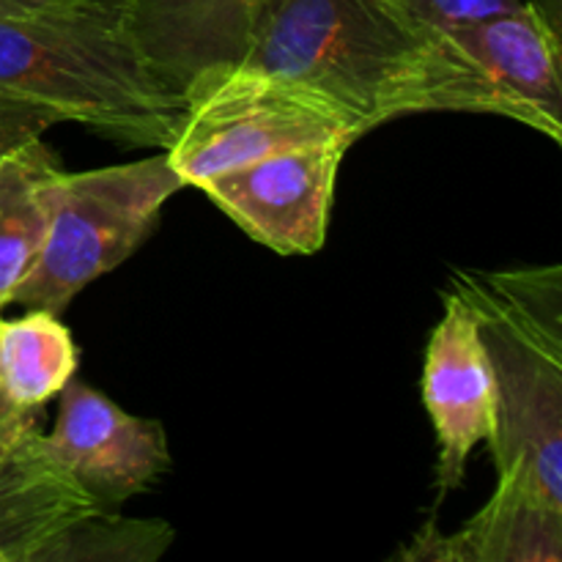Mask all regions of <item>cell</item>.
Listing matches in <instances>:
<instances>
[{"label":"cell","mask_w":562,"mask_h":562,"mask_svg":"<svg viewBox=\"0 0 562 562\" xmlns=\"http://www.w3.org/2000/svg\"><path fill=\"white\" fill-rule=\"evenodd\" d=\"M239 60L322 91L360 135L417 113L519 121L448 31L395 0H261Z\"/></svg>","instance_id":"1"},{"label":"cell","mask_w":562,"mask_h":562,"mask_svg":"<svg viewBox=\"0 0 562 562\" xmlns=\"http://www.w3.org/2000/svg\"><path fill=\"white\" fill-rule=\"evenodd\" d=\"M0 97L165 151L184 121V91L143 44L135 0H53L0 16Z\"/></svg>","instance_id":"2"},{"label":"cell","mask_w":562,"mask_h":562,"mask_svg":"<svg viewBox=\"0 0 562 562\" xmlns=\"http://www.w3.org/2000/svg\"><path fill=\"white\" fill-rule=\"evenodd\" d=\"M450 291L475 318L497 387V481L562 508V269L456 272Z\"/></svg>","instance_id":"3"},{"label":"cell","mask_w":562,"mask_h":562,"mask_svg":"<svg viewBox=\"0 0 562 562\" xmlns=\"http://www.w3.org/2000/svg\"><path fill=\"white\" fill-rule=\"evenodd\" d=\"M333 137H362L333 99L234 60L209 66L187 82L184 121L168 159L184 187L198 190L220 173Z\"/></svg>","instance_id":"4"},{"label":"cell","mask_w":562,"mask_h":562,"mask_svg":"<svg viewBox=\"0 0 562 562\" xmlns=\"http://www.w3.org/2000/svg\"><path fill=\"white\" fill-rule=\"evenodd\" d=\"M184 190L168 151L140 162L60 173L44 245L11 302L64 313L102 274L113 272L146 241L159 209Z\"/></svg>","instance_id":"5"},{"label":"cell","mask_w":562,"mask_h":562,"mask_svg":"<svg viewBox=\"0 0 562 562\" xmlns=\"http://www.w3.org/2000/svg\"><path fill=\"white\" fill-rule=\"evenodd\" d=\"M351 143L333 137L289 148L214 176L198 190L258 245L278 256H313L327 239L335 181Z\"/></svg>","instance_id":"6"},{"label":"cell","mask_w":562,"mask_h":562,"mask_svg":"<svg viewBox=\"0 0 562 562\" xmlns=\"http://www.w3.org/2000/svg\"><path fill=\"white\" fill-rule=\"evenodd\" d=\"M58 395V423L44 445L99 508L126 503L170 470L162 423L130 415L75 379Z\"/></svg>","instance_id":"7"},{"label":"cell","mask_w":562,"mask_h":562,"mask_svg":"<svg viewBox=\"0 0 562 562\" xmlns=\"http://www.w3.org/2000/svg\"><path fill=\"white\" fill-rule=\"evenodd\" d=\"M423 404L437 431V494L445 499L464 481L475 445L488 442L497 428L492 366L475 318L456 291L445 294V313L428 338Z\"/></svg>","instance_id":"8"},{"label":"cell","mask_w":562,"mask_h":562,"mask_svg":"<svg viewBox=\"0 0 562 562\" xmlns=\"http://www.w3.org/2000/svg\"><path fill=\"white\" fill-rule=\"evenodd\" d=\"M450 38L488 71L519 124L562 140L560 33L521 0L514 9L450 27Z\"/></svg>","instance_id":"9"},{"label":"cell","mask_w":562,"mask_h":562,"mask_svg":"<svg viewBox=\"0 0 562 562\" xmlns=\"http://www.w3.org/2000/svg\"><path fill=\"white\" fill-rule=\"evenodd\" d=\"M428 562H560L562 508L516 481H497L488 503L453 536L428 521L398 552Z\"/></svg>","instance_id":"10"},{"label":"cell","mask_w":562,"mask_h":562,"mask_svg":"<svg viewBox=\"0 0 562 562\" xmlns=\"http://www.w3.org/2000/svg\"><path fill=\"white\" fill-rule=\"evenodd\" d=\"M261 0H135L143 44L184 91L198 71L234 64L250 44Z\"/></svg>","instance_id":"11"},{"label":"cell","mask_w":562,"mask_h":562,"mask_svg":"<svg viewBox=\"0 0 562 562\" xmlns=\"http://www.w3.org/2000/svg\"><path fill=\"white\" fill-rule=\"evenodd\" d=\"M60 173V159L42 137L0 159V307L42 250Z\"/></svg>","instance_id":"12"},{"label":"cell","mask_w":562,"mask_h":562,"mask_svg":"<svg viewBox=\"0 0 562 562\" xmlns=\"http://www.w3.org/2000/svg\"><path fill=\"white\" fill-rule=\"evenodd\" d=\"M77 346L58 313L27 307L20 318H0V376L20 409L36 412L77 373Z\"/></svg>","instance_id":"13"},{"label":"cell","mask_w":562,"mask_h":562,"mask_svg":"<svg viewBox=\"0 0 562 562\" xmlns=\"http://www.w3.org/2000/svg\"><path fill=\"white\" fill-rule=\"evenodd\" d=\"M173 543V527L162 519L104 516L102 508L71 521L33 562H154Z\"/></svg>","instance_id":"14"},{"label":"cell","mask_w":562,"mask_h":562,"mask_svg":"<svg viewBox=\"0 0 562 562\" xmlns=\"http://www.w3.org/2000/svg\"><path fill=\"white\" fill-rule=\"evenodd\" d=\"M60 113L42 104L20 102V99L0 97V159L14 148L36 140L53 124H60Z\"/></svg>","instance_id":"15"},{"label":"cell","mask_w":562,"mask_h":562,"mask_svg":"<svg viewBox=\"0 0 562 562\" xmlns=\"http://www.w3.org/2000/svg\"><path fill=\"white\" fill-rule=\"evenodd\" d=\"M395 3L404 5L406 11L417 14L420 20L431 22L442 31H450V27L464 25V22L514 9L521 0H395Z\"/></svg>","instance_id":"16"},{"label":"cell","mask_w":562,"mask_h":562,"mask_svg":"<svg viewBox=\"0 0 562 562\" xmlns=\"http://www.w3.org/2000/svg\"><path fill=\"white\" fill-rule=\"evenodd\" d=\"M31 426H36L33 412L20 409V406L9 398V393H5L3 387V376H0V456H3Z\"/></svg>","instance_id":"17"},{"label":"cell","mask_w":562,"mask_h":562,"mask_svg":"<svg viewBox=\"0 0 562 562\" xmlns=\"http://www.w3.org/2000/svg\"><path fill=\"white\" fill-rule=\"evenodd\" d=\"M543 22H547L552 31L560 33V20H562V0H525Z\"/></svg>","instance_id":"18"},{"label":"cell","mask_w":562,"mask_h":562,"mask_svg":"<svg viewBox=\"0 0 562 562\" xmlns=\"http://www.w3.org/2000/svg\"><path fill=\"white\" fill-rule=\"evenodd\" d=\"M53 0H0V16H11V14H31V11L44 9Z\"/></svg>","instance_id":"19"}]
</instances>
